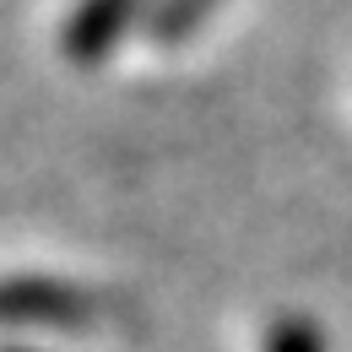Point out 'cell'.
I'll use <instances>...</instances> for the list:
<instances>
[{
	"instance_id": "6da1fadb",
	"label": "cell",
	"mask_w": 352,
	"mask_h": 352,
	"mask_svg": "<svg viewBox=\"0 0 352 352\" xmlns=\"http://www.w3.org/2000/svg\"><path fill=\"white\" fill-rule=\"evenodd\" d=\"M92 320V304L65 282H0V325H44V331H82Z\"/></svg>"
},
{
	"instance_id": "7a4b0ae2",
	"label": "cell",
	"mask_w": 352,
	"mask_h": 352,
	"mask_svg": "<svg viewBox=\"0 0 352 352\" xmlns=\"http://www.w3.org/2000/svg\"><path fill=\"white\" fill-rule=\"evenodd\" d=\"M135 16H141V0H76V11L65 16L60 44L76 65H98L135 28Z\"/></svg>"
},
{
	"instance_id": "3957f363",
	"label": "cell",
	"mask_w": 352,
	"mask_h": 352,
	"mask_svg": "<svg viewBox=\"0 0 352 352\" xmlns=\"http://www.w3.org/2000/svg\"><path fill=\"white\" fill-rule=\"evenodd\" d=\"M212 6L217 0H152V11H141V22H146V33L157 44H179V38H190L206 22Z\"/></svg>"
},
{
	"instance_id": "277c9868",
	"label": "cell",
	"mask_w": 352,
	"mask_h": 352,
	"mask_svg": "<svg viewBox=\"0 0 352 352\" xmlns=\"http://www.w3.org/2000/svg\"><path fill=\"white\" fill-rule=\"evenodd\" d=\"M261 352H325V342H320V331L304 314H282V320H271Z\"/></svg>"
},
{
	"instance_id": "5b68a950",
	"label": "cell",
	"mask_w": 352,
	"mask_h": 352,
	"mask_svg": "<svg viewBox=\"0 0 352 352\" xmlns=\"http://www.w3.org/2000/svg\"><path fill=\"white\" fill-rule=\"evenodd\" d=\"M6 352H28V347H6Z\"/></svg>"
}]
</instances>
